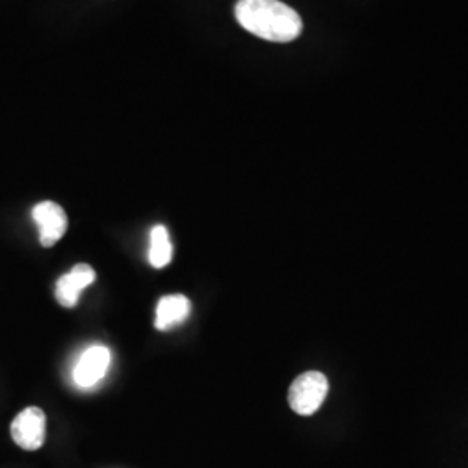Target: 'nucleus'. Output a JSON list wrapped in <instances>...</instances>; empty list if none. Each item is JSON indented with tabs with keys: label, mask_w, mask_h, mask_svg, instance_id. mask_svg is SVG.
<instances>
[{
	"label": "nucleus",
	"mask_w": 468,
	"mask_h": 468,
	"mask_svg": "<svg viewBox=\"0 0 468 468\" xmlns=\"http://www.w3.org/2000/svg\"><path fill=\"white\" fill-rule=\"evenodd\" d=\"M238 23L268 42H292L302 34V17L280 0H239L234 9Z\"/></svg>",
	"instance_id": "1"
},
{
	"label": "nucleus",
	"mask_w": 468,
	"mask_h": 468,
	"mask_svg": "<svg viewBox=\"0 0 468 468\" xmlns=\"http://www.w3.org/2000/svg\"><path fill=\"white\" fill-rule=\"evenodd\" d=\"M330 390L328 378L319 371H307L302 373L293 380L288 390V404L290 408L301 415L311 417L318 411L321 404L326 399Z\"/></svg>",
	"instance_id": "2"
},
{
	"label": "nucleus",
	"mask_w": 468,
	"mask_h": 468,
	"mask_svg": "<svg viewBox=\"0 0 468 468\" xmlns=\"http://www.w3.org/2000/svg\"><path fill=\"white\" fill-rule=\"evenodd\" d=\"M11 435L21 450H40L46 441V413L37 406L23 410L11 423Z\"/></svg>",
	"instance_id": "3"
},
{
	"label": "nucleus",
	"mask_w": 468,
	"mask_h": 468,
	"mask_svg": "<svg viewBox=\"0 0 468 468\" xmlns=\"http://www.w3.org/2000/svg\"><path fill=\"white\" fill-rule=\"evenodd\" d=\"M32 216H34L35 224L38 228L40 245L46 249L54 247L67 233V212L58 203L42 201V203L35 205Z\"/></svg>",
	"instance_id": "4"
},
{
	"label": "nucleus",
	"mask_w": 468,
	"mask_h": 468,
	"mask_svg": "<svg viewBox=\"0 0 468 468\" xmlns=\"http://www.w3.org/2000/svg\"><path fill=\"white\" fill-rule=\"evenodd\" d=\"M112 363V354L104 346H92L85 349L75 368H73V382L80 388H92L100 384L108 373Z\"/></svg>",
	"instance_id": "5"
},
{
	"label": "nucleus",
	"mask_w": 468,
	"mask_h": 468,
	"mask_svg": "<svg viewBox=\"0 0 468 468\" xmlns=\"http://www.w3.org/2000/svg\"><path fill=\"white\" fill-rule=\"evenodd\" d=\"M96 282V271L87 264H77L56 283V299L63 307H75L87 286Z\"/></svg>",
	"instance_id": "6"
},
{
	"label": "nucleus",
	"mask_w": 468,
	"mask_h": 468,
	"mask_svg": "<svg viewBox=\"0 0 468 468\" xmlns=\"http://www.w3.org/2000/svg\"><path fill=\"white\" fill-rule=\"evenodd\" d=\"M191 313V302L185 295H165L162 297L156 305V319L154 326L160 332H167L179 324H183L189 318Z\"/></svg>",
	"instance_id": "7"
},
{
	"label": "nucleus",
	"mask_w": 468,
	"mask_h": 468,
	"mask_svg": "<svg viewBox=\"0 0 468 468\" xmlns=\"http://www.w3.org/2000/svg\"><path fill=\"white\" fill-rule=\"evenodd\" d=\"M150 264L154 269L167 268L174 257V249L170 243V236H168L167 228L158 224L151 229L150 236Z\"/></svg>",
	"instance_id": "8"
}]
</instances>
